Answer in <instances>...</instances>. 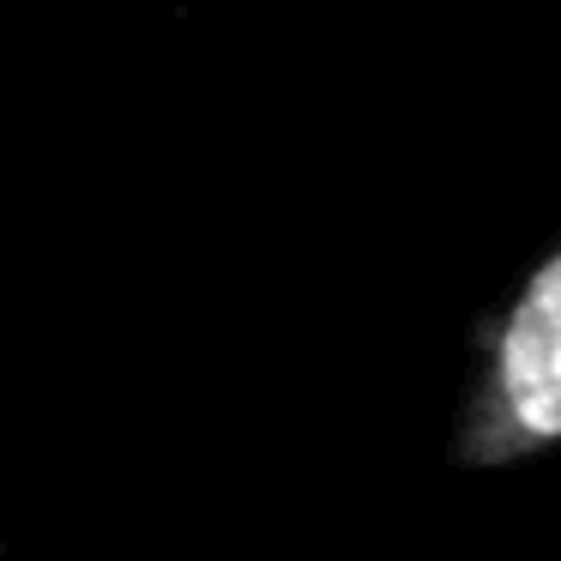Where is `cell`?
Returning <instances> with one entry per match:
<instances>
[{"instance_id":"cell-1","label":"cell","mask_w":561,"mask_h":561,"mask_svg":"<svg viewBox=\"0 0 561 561\" xmlns=\"http://www.w3.org/2000/svg\"><path fill=\"white\" fill-rule=\"evenodd\" d=\"M561 447V242L531 266L525 290L489 339L453 459L465 471H507Z\"/></svg>"}]
</instances>
